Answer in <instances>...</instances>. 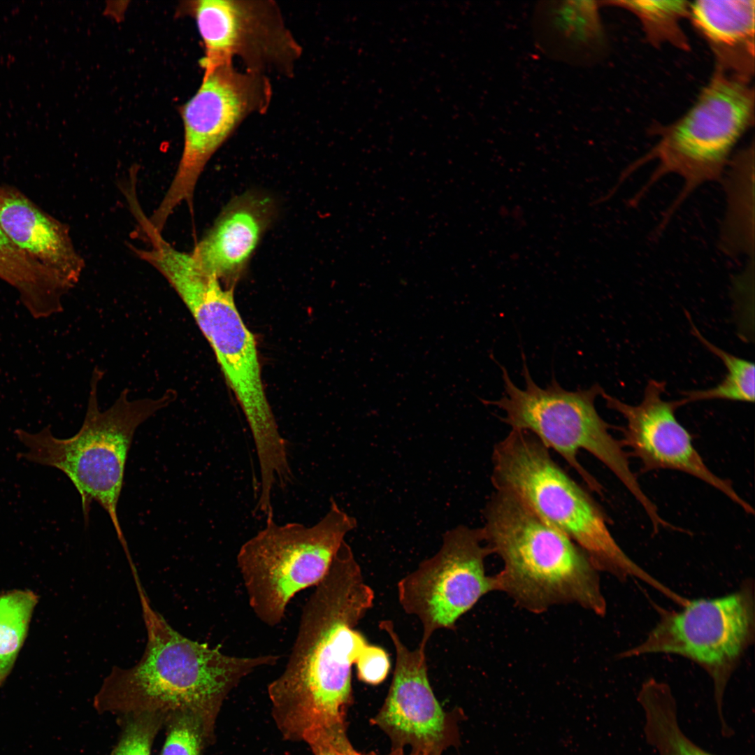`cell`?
<instances>
[{
  "label": "cell",
  "instance_id": "obj_1",
  "mask_svg": "<svg viewBox=\"0 0 755 755\" xmlns=\"http://www.w3.org/2000/svg\"><path fill=\"white\" fill-rule=\"evenodd\" d=\"M374 592L344 541L305 604L283 672L268 686L272 714L285 740L305 741L345 731L352 700V667L368 644L356 626Z\"/></svg>",
  "mask_w": 755,
  "mask_h": 755
},
{
  "label": "cell",
  "instance_id": "obj_2",
  "mask_svg": "<svg viewBox=\"0 0 755 755\" xmlns=\"http://www.w3.org/2000/svg\"><path fill=\"white\" fill-rule=\"evenodd\" d=\"M148 640L133 667L114 666L94 698L100 714L143 712L167 714L188 711L199 717L210 735L228 694L257 668L275 665L280 656H234L219 647L190 640L173 629L140 591Z\"/></svg>",
  "mask_w": 755,
  "mask_h": 755
},
{
  "label": "cell",
  "instance_id": "obj_3",
  "mask_svg": "<svg viewBox=\"0 0 755 755\" xmlns=\"http://www.w3.org/2000/svg\"><path fill=\"white\" fill-rule=\"evenodd\" d=\"M482 515L483 540L503 562L496 591L533 614L575 605L605 615L600 572L568 536L508 491L494 489Z\"/></svg>",
  "mask_w": 755,
  "mask_h": 755
},
{
  "label": "cell",
  "instance_id": "obj_4",
  "mask_svg": "<svg viewBox=\"0 0 755 755\" xmlns=\"http://www.w3.org/2000/svg\"><path fill=\"white\" fill-rule=\"evenodd\" d=\"M491 461L494 489L515 495L576 543L599 572L619 580L635 578L654 589L660 587L661 582L619 545L601 506L533 435L511 430L494 445Z\"/></svg>",
  "mask_w": 755,
  "mask_h": 755
},
{
  "label": "cell",
  "instance_id": "obj_5",
  "mask_svg": "<svg viewBox=\"0 0 755 755\" xmlns=\"http://www.w3.org/2000/svg\"><path fill=\"white\" fill-rule=\"evenodd\" d=\"M102 373L95 369L85 417L81 428L71 438L55 437L50 426L31 433L16 429L15 433L27 451L19 458L55 468L71 481L80 496L85 526L89 523L90 505L97 502L108 515L127 556L129 549L120 526L117 505L122 489L126 462L136 429L177 397L173 390L157 398L130 399L129 391L121 392L113 404L101 410L98 383Z\"/></svg>",
  "mask_w": 755,
  "mask_h": 755
},
{
  "label": "cell",
  "instance_id": "obj_6",
  "mask_svg": "<svg viewBox=\"0 0 755 755\" xmlns=\"http://www.w3.org/2000/svg\"><path fill=\"white\" fill-rule=\"evenodd\" d=\"M522 359L524 388L517 387L501 366L503 396L498 400L482 401L503 410L505 416L501 419L511 430L528 432L549 450L558 453L591 491L602 494L603 486L578 460L580 450L591 454L623 484L649 519L656 520L659 516L657 506L631 470L629 456L621 440L610 433L611 426L596 410L595 400L603 389L596 384L589 389L569 391L555 379L542 388L531 378L524 353Z\"/></svg>",
  "mask_w": 755,
  "mask_h": 755
},
{
  "label": "cell",
  "instance_id": "obj_7",
  "mask_svg": "<svg viewBox=\"0 0 755 755\" xmlns=\"http://www.w3.org/2000/svg\"><path fill=\"white\" fill-rule=\"evenodd\" d=\"M162 275L210 343L247 422L257 459L278 460L287 452V442L266 398L256 341L238 310L233 288L224 289L220 280L203 271L188 253L171 257Z\"/></svg>",
  "mask_w": 755,
  "mask_h": 755
},
{
  "label": "cell",
  "instance_id": "obj_8",
  "mask_svg": "<svg viewBox=\"0 0 755 755\" xmlns=\"http://www.w3.org/2000/svg\"><path fill=\"white\" fill-rule=\"evenodd\" d=\"M356 519L331 500L316 524H279L273 512L265 526L240 547L236 557L253 612L269 626L279 624L290 600L317 586L327 573Z\"/></svg>",
  "mask_w": 755,
  "mask_h": 755
},
{
  "label": "cell",
  "instance_id": "obj_9",
  "mask_svg": "<svg viewBox=\"0 0 755 755\" xmlns=\"http://www.w3.org/2000/svg\"><path fill=\"white\" fill-rule=\"evenodd\" d=\"M272 96L268 76L239 71L233 62L204 71L196 92L181 109L183 150L164 196L148 217L154 229L162 232L182 203L192 208L197 182L210 159L246 118L265 113Z\"/></svg>",
  "mask_w": 755,
  "mask_h": 755
},
{
  "label": "cell",
  "instance_id": "obj_10",
  "mask_svg": "<svg viewBox=\"0 0 755 755\" xmlns=\"http://www.w3.org/2000/svg\"><path fill=\"white\" fill-rule=\"evenodd\" d=\"M754 119L750 82L716 69L693 105L663 130L647 156L657 159L654 178L666 173L680 177L684 186L680 203L700 185L720 176Z\"/></svg>",
  "mask_w": 755,
  "mask_h": 755
},
{
  "label": "cell",
  "instance_id": "obj_11",
  "mask_svg": "<svg viewBox=\"0 0 755 755\" xmlns=\"http://www.w3.org/2000/svg\"><path fill=\"white\" fill-rule=\"evenodd\" d=\"M754 600L749 583L716 598L689 600L678 611H665L638 645L621 654L633 657L676 654L703 667L711 677L721 733L732 731L724 714L729 679L754 637Z\"/></svg>",
  "mask_w": 755,
  "mask_h": 755
},
{
  "label": "cell",
  "instance_id": "obj_12",
  "mask_svg": "<svg viewBox=\"0 0 755 755\" xmlns=\"http://www.w3.org/2000/svg\"><path fill=\"white\" fill-rule=\"evenodd\" d=\"M491 554L480 528L459 525L445 533L433 556L398 582L402 608L422 626L420 648L426 649L435 631L454 629L481 598L496 591L494 577L487 575L484 567Z\"/></svg>",
  "mask_w": 755,
  "mask_h": 755
},
{
  "label": "cell",
  "instance_id": "obj_13",
  "mask_svg": "<svg viewBox=\"0 0 755 755\" xmlns=\"http://www.w3.org/2000/svg\"><path fill=\"white\" fill-rule=\"evenodd\" d=\"M187 8L203 45L204 71L236 57L250 72L294 75L303 49L275 1L197 0Z\"/></svg>",
  "mask_w": 755,
  "mask_h": 755
},
{
  "label": "cell",
  "instance_id": "obj_14",
  "mask_svg": "<svg viewBox=\"0 0 755 755\" xmlns=\"http://www.w3.org/2000/svg\"><path fill=\"white\" fill-rule=\"evenodd\" d=\"M663 381L650 380L643 398L637 405L625 403L605 391L601 396L609 409L619 413L626 420L621 439L628 456L636 458L642 472L659 470L680 471L694 477L718 490L753 515V507L734 489L732 482L714 473L693 444L690 433L678 421L676 410L679 400L666 401Z\"/></svg>",
  "mask_w": 755,
  "mask_h": 755
},
{
  "label": "cell",
  "instance_id": "obj_15",
  "mask_svg": "<svg viewBox=\"0 0 755 755\" xmlns=\"http://www.w3.org/2000/svg\"><path fill=\"white\" fill-rule=\"evenodd\" d=\"M393 642L396 662L385 702L374 719L397 749L406 747L412 755H440L448 744V718L431 687L426 650H412L401 641L391 621L380 622Z\"/></svg>",
  "mask_w": 755,
  "mask_h": 755
},
{
  "label": "cell",
  "instance_id": "obj_16",
  "mask_svg": "<svg viewBox=\"0 0 755 755\" xmlns=\"http://www.w3.org/2000/svg\"><path fill=\"white\" fill-rule=\"evenodd\" d=\"M268 196L247 192L231 201L191 252L206 272L225 282L236 280L274 216Z\"/></svg>",
  "mask_w": 755,
  "mask_h": 755
},
{
  "label": "cell",
  "instance_id": "obj_17",
  "mask_svg": "<svg viewBox=\"0 0 755 755\" xmlns=\"http://www.w3.org/2000/svg\"><path fill=\"white\" fill-rule=\"evenodd\" d=\"M0 228L23 252L69 289L78 282L85 262L67 228L41 212L21 194L0 187Z\"/></svg>",
  "mask_w": 755,
  "mask_h": 755
},
{
  "label": "cell",
  "instance_id": "obj_18",
  "mask_svg": "<svg viewBox=\"0 0 755 755\" xmlns=\"http://www.w3.org/2000/svg\"><path fill=\"white\" fill-rule=\"evenodd\" d=\"M597 1H544L536 5L533 31L538 48L547 57L584 66L605 53L607 38Z\"/></svg>",
  "mask_w": 755,
  "mask_h": 755
},
{
  "label": "cell",
  "instance_id": "obj_19",
  "mask_svg": "<svg viewBox=\"0 0 755 755\" xmlns=\"http://www.w3.org/2000/svg\"><path fill=\"white\" fill-rule=\"evenodd\" d=\"M754 0H698L689 1L688 11L716 69L747 82L754 73Z\"/></svg>",
  "mask_w": 755,
  "mask_h": 755
},
{
  "label": "cell",
  "instance_id": "obj_20",
  "mask_svg": "<svg viewBox=\"0 0 755 755\" xmlns=\"http://www.w3.org/2000/svg\"><path fill=\"white\" fill-rule=\"evenodd\" d=\"M0 278L18 289L34 318L47 317L62 309L66 289L62 282L20 250L1 228Z\"/></svg>",
  "mask_w": 755,
  "mask_h": 755
},
{
  "label": "cell",
  "instance_id": "obj_21",
  "mask_svg": "<svg viewBox=\"0 0 755 755\" xmlns=\"http://www.w3.org/2000/svg\"><path fill=\"white\" fill-rule=\"evenodd\" d=\"M637 699L643 712L645 740L656 755H714L682 731L676 700L667 684L649 680L643 684Z\"/></svg>",
  "mask_w": 755,
  "mask_h": 755
},
{
  "label": "cell",
  "instance_id": "obj_22",
  "mask_svg": "<svg viewBox=\"0 0 755 755\" xmlns=\"http://www.w3.org/2000/svg\"><path fill=\"white\" fill-rule=\"evenodd\" d=\"M631 12L639 20L647 40L654 45H672L689 50V43L681 26L688 17L687 1H601Z\"/></svg>",
  "mask_w": 755,
  "mask_h": 755
},
{
  "label": "cell",
  "instance_id": "obj_23",
  "mask_svg": "<svg viewBox=\"0 0 755 755\" xmlns=\"http://www.w3.org/2000/svg\"><path fill=\"white\" fill-rule=\"evenodd\" d=\"M691 324L693 336L712 354L721 359L726 367V373L722 381L715 387L683 393L684 398L679 400L681 405L698 401L713 399L754 403L755 397L754 362L726 352L714 345L703 336L691 322Z\"/></svg>",
  "mask_w": 755,
  "mask_h": 755
},
{
  "label": "cell",
  "instance_id": "obj_24",
  "mask_svg": "<svg viewBox=\"0 0 755 755\" xmlns=\"http://www.w3.org/2000/svg\"><path fill=\"white\" fill-rule=\"evenodd\" d=\"M37 602V595L29 590L0 595V686L14 666Z\"/></svg>",
  "mask_w": 755,
  "mask_h": 755
},
{
  "label": "cell",
  "instance_id": "obj_25",
  "mask_svg": "<svg viewBox=\"0 0 755 755\" xmlns=\"http://www.w3.org/2000/svg\"><path fill=\"white\" fill-rule=\"evenodd\" d=\"M166 738L160 755H202L203 749L213 735L203 721L188 711L166 714Z\"/></svg>",
  "mask_w": 755,
  "mask_h": 755
},
{
  "label": "cell",
  "instance_id": "obj_26",
  "mask_svg": "<svg viewBox=\"0 0 755 755\" xmlns=\"http://www.w3.org/2000/svg\"><path fill=\"white\" fill-rule=\"evenodd\" d=\"M123 716L122 732L110 755H152L154 738L166 714L143 712Z\"/></svg>",
  "mask_w": 755,
  "mask_h": 755
},
{
  "label": "cell",
  "instance_id": "obj_27",
  "mask_svg": "<svg viewBox=\"0 0 755 755\" xmlns=\"http://www.w3.org/2000/svg\"><path fill=\"white\" fill-rule=\"evenodd\" d=\"M357 677L367 684L376 685L382 682L390 670L387 652L380 647L368 644L355 663Z\"/></svg>",
  "mask_w": 755,
  "mask_h": 755
},
{
  "label": "cell",
  "instance_id": "obj_28",
  "mask_svg": "<svg viewBox=\"0 0 755 755\" xmlns=\"http://www.w3.org/2000/svg\"><path fill=\"white\" fill-rule=\"evenodd\" d=\"M314 755H354L345 732H321L305 741Z\"/></svg>",
  "mask_w": 755,
  "mask_h": 755
},
{
  "label": "cell",
  "instance_id": "obj_29",
  "mask_svg": "<svg viewBox=\"0 0 755 755\" xmlns=\"http://www.w3.org/2000/svg\"><path fill=\"white\" fill-rule=\"evenodd\" d=\"M354 755H359L357 752H354Z\"/></svg>",
  "mask_w": 755,
  "mask_h": 755
}]
</instances>
